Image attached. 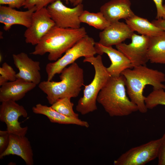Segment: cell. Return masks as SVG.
<instances>
[{"mask_svg":"<svg viewBox=\"0 0 165 165\" xmlns=\"http://www.w3.org/2000/svg\"><path fill=\"white\" fill-rule=\"evenodd\" d=\"M126 80L123 75L111 76L100 91L97 102L111 117L129 116L138 111L137 105L127 95Z\"/></svg>","mask_w":165,"mask_h":165,"instance_id":"3957f363","label":"cell"},{"mask_svg":"<svg viewBox=\"0 0 165 165\" xmlns=\"http://www.w3.org/2000/svg\"><path fill=\"white\" fill-rule=\"evenodd\" d=\"M145 103L148 109H153L159 105L165 106L164 89H153L145 97Z\"/></svg>","mask_w":165,"mask_h":165,"instance_id":"cb8c5ba5","label":"cell"},{"mask_svg":"<svg viewBox=\"0 0 165 165\" xmlns=\"http://www.w3.org/2000/svg\"><path fill=\"white\" fill-rule=\"evenodd\" d=\"M125 20L126 24L133 31L149 37L156 36L163 31L147 19L135 14Z\"/></svg>","mask_w":165,"mask_h":165,"instance_id":"44dd1931","label":"cell"},{"mask_svg":"<svg viewBox=\"0 0 165 165\" xmlns=\"http://www.w3.org/2000/svg\"><path fill=\"white\" fill-rule=\"evenodd\" d=\"M36 85L33 83L18 79L13 81L7 82L0 88V101L20 100Z\"/></svg>","mask_w":165,"mask_h":165,"instance_id":"ac0fdd59","label":"cell"},{"mask_svg":"<svg viewBox=\"0 0 165 165\" xmlns=\"http://www.w3.org/2000/svg\"><path fill=\"white\" fill-rule=\"evenodd\" d=\"M25 0H0L1 5H7L13 8L19 9L23 6Z\"/></svg>","mask_w":165,"mask_h":165,"instance_id":"f546056e","label":"cell"},{"mask_svg":"<svg viewBox=\"0 0 165 165\" xmlns=\"http://www.w3.org/2000/svg\"><path fill=\"white\" fill-rule=\"evenodd\" d=\"M95 47L97 54L101 55L105 53L109 57L111 63L107 69L111 76H119L124 70L133 68L129 60L122 53L112 46H105L98 42H95Z\"/></svg>","mask_w":165,"mask_h":165,"instance_id":"5bb4252c","label":"cell"},{"mask_svg":"<svg viewBox=\"0 0 165 165\" xmlns=\"http://www.w3.org/2000/svg\"><path fill=\"white\" fill-rule=\"evenodd\" d=\"M16 73L13 68L6 62H4L0 67V86L5 83L13 81L16 79Z\"/></svg>","mask_w":165,"mask_h":165,"instance_id":"d4e9b609","label":"cell"},{"mask_svg":"<svg viewBox=\"0 0 165 165\" xmlns=\"http://www.w3.org/2000/svg\"><path fill=\"white\" fill-rule=\"evenodd\" d=\"M131 39V42L129 44L121 43L116 45L117 49L129 60L133 68L146 65L149 61L148 52L149 37L134 33Z\"/></svg>","mask_w":165,"mask_h":165,"instance_id":"30bf717a","label":"cell"},{"mask_svg":"<svg viewBox=\"0 0 165 165\" xmlns=\"http://www.w3.org/2000/svg\"><path fill=\"white\" fill-rule=\"evenodd\" d=\"M0 105V120L5 123L7 130L9 134L25 136L28 130L27 127H22L19 122L20 116L26 118L28 114L23 106L16 101H3Z\"/></svg>","mask_w":165,"mask_h":165,"instance_id":"9c48e42d","label":"cell"},{"mask_svg":"<svg viewBox=\"0 0 165 165\" xmlns=\"http://www.w3.org/2000/svg\"><path fill=\"white\" fill-rule=\"evenodd\" d=\"M86 35L84 27L72 29L55 25L42 38L30 54L43 56L48 53V60L56 61Z\"/></svg>","mask_w":165,"mask_h":165,"instance_id":"7a4b0ae2","label":"cell"},{"mask_svg":"<svg viewBox=\"0 0 165 165\" xmlns=\"http://www.w3.org/2000/svg\"><path fill=\"white\" fill-rule=\"evenodd\" d=\"M79 20L81 23H85L101 30H103L110 24L100 11L94 13L84 10L80 16Z\"/></svg>","mask_w":165,"mask_h":165,"instance_id":"7402d4cb","label":"cell"},{"mask_svg":"<svg viewBox=\"0 0 165 165\" xmlns=\"http://www.w3.org/2000/svg\"><path fill=\"white\" fill-rule=\"evenodd\" d=\"M9 142V133L7 130H0V154L7 148Z\"/></svg>","mask_w":165,"mask_h":165,"instance_id":"83f0119b","label":"cell"},{"mask_svg":"<svg viewBox=\"0 0 165 165\" xmlns=\"http://www.w3.org/2000/svg\"><path fill=\"white\" fill-rule=\"evenodd\" d=\"M37 10L34 7L25 11L16 10L9 6H0V23L4 25L3 29L9 30L12 26L17 24L28 28L31 23L33 13Z\"/></svg>","mask_w":165,"mask_h":165,"instance_id":"9a60e30c","label":"cell"},{"mask_svg":"<svg viewBox=\"0 0 165 165\" xmlns=\"http://www.w3.org/2000/svg\"><path fill=\"white\" fill-rule=\"evenodd\" d=\"M64 0L65 1L66 3L67 4H68L69 3V2H70V3L73 5V4L75 3L76 0Z\"/></svg>","mask_w":165,"mask_h":165,"instance_id":"d6a6232c","label":"cell"},{"mask_svg":"<svg viewBox=\"0 0 165 165\" xmlns=\"http://www.w3.org/2000/svg\"><path fill=\"white\" fill-rule=\"evenodd\" d=\"M12 57L13 63L19 70L17 79L38 85L41 79L40 62L33 60L24 52L13 54Z\"/></svg>","mask_w":165,"mask_h":165,"instance_id":"7c38bea8","label":"cell"},{"mask_svg":"<svg viewBox=\"0 0 165 165\" xmlns=\"http://www.w3.org/2000/svg\"><path fill=\"white\" fill-rule=\"evenodd\" d=\"M134 33L126 23L118 21L111 24L100 32L98 43L105 46H116L131 38Z\"/></svg>","mask_w":165,"mask_h":165,"instance_id":"4fadbf2b","label":"cell"},{"mask_svg":"<svg viewBox=\"0 0 165 165\" xmlns=\"http://www.w3.org/2000/svg\"><path fill=\"white\" fill-rule=\"evenodd\" d=\"M55 25L46 7L36 10L33 14L30 26L24 32L25 42L32 45H36Z\"/></svg>","mask_w":165,"mask_h":165,"instance_id":"8fae6325","label":"cell"},{"mask_svg":"<svg viewBox=\"0 0 165 165\" xmlns=\"http://www.w3.org/2000/svg\"><path fill=\"white\" fill-rule=\"evenodd\" d=\"M156 9V19H165V5L163 4V0H153Z\"/></svg>","mask_w":165,"mask_h":165,"instance_id":"f1b7e54d","label":"cell"},{"mask_svg":"<svg viewBox=\"0 0 165 165\" xmlns=\"http://www.w3.org/2000/svg\"><path fill=\"white\" fill-rule=\"evenodd\" d=\"M57 0H25L23 7L28 9L35 7L37 10L46 7Z\"/></svg>","mask_w":165,"mask_h":165,"instance_id":"484cf974","label":"cell"},{"mask_svg":"<svg viewBox=\"0 0 165 165\" xmlns=\"http://www.w3.org/2000/svg\"><path fill=\"white\" fill-rule=\"evenodd\" d=\"M59 77V82L44 81L38 85L51 105L61 98L77 97L83 85V69L75 62L64 68Z\"/></svg>","mask_w":165,"mask_h":165,"instance_id":"277c9868","label":"cell"},{"mask_svg":"<svg viewBox=\"0 0 165 165\" xmlns=\"http://www.w3.org/2000/svg\"><path fill=\"white\" fill-rule=\"evenodd\" d=\"M131 5L130 0H111L101 7L100 12L111 24L134 15Z\"/></svg>","mask_w":165,"mask_h":165,"instance_id":"e0dca14e","label":"cell"},{"mask_svg":"<svg viewBox=\"0 0 165 165\" xmlns=\"http://www.w3.org/2000/svg\"><path fill=\"white\" fill-rule=\"evenodd\" d=\"M121 75L125 79L126 91L130 100L137 106L142 113L148 111L145 103L146 97L143 94L147 85L152 86L153 89H165V74L157 70L140 65L123 72Z\"/></svg>","mask_w":165,"mask_h":165,"instance_id":"6da1fadb","label":"cell"},{"mask_svg":"<svg viewBox=\"0 0 165 165\" xmlns=\"http://www.w3.org/2000/svg\"><path fill=\"white\" fill-rule=\"evenodd\" d=\"M71 98L64 97L57 100L51 107L58 112L66 116L75 118H79V114L73 110V103Z\"/></svg>","mask_w":165,"mask_h":165,"instance_id":"603a6c76","label":"cell"},{"mask_svg":"<svg viewBox=\"0 0 165 165\" xmlns=\"http://www.w3.org/2000/svg\"><path fill=\"white\" fill-rule=\"evenodd\" d=\"M83 0H76L75 3L73 4V6H76L82 3Z\"/></svg>","mask_w":165,"mask_h":165,"instance_id":"1f68e13d","label":"cell"},{"mask_svg":"<svg viewBox=\"0 0 165 165\" xmlns=\"http://www.w3.org/2000/svg\"><path fill=\"white\" fill-rule=\"evenodd\" d=\"M2 55L1 54H0V62H1L2 61Z\"/></svg>","mask_w":165,"mask_h":165,"instance_id":"836d02e7","label":"cell"},{"mask_svg":"<svg viewBox=\"0 0 165 165\" xmlns=\"http://www.w3.org/2000/svg\"><path fill=\"white\" fill-rule=\"evenodd\" d=\"M95 43L92 38L86 35L68 50L63 56L54 62L47 64L45 68L47 80L51 81L56 75L61 74L64 68L75 62L79 58L94 56L97 54Z\"/></svg>","mask_w":165,"mask_h":165,"instance_id":"8992f818","label":"cell"},{"mask_svg":"<svg viewBox=\"0 0 165 165\" xmlns=\"http://www.w3.org/2000/svg\"><path fill=\"white\" fill-rule=\"evenodd\" d=\"M83 62L90 63L95 70L93 80L85 86L83 96L79 99L76 107V110L84 115L97 110V96L111 76L103 64L101 55L85 57Z\"/></svg>","mask_w":165,"mask_h":165,"instance_id":"5b68a950","label":"cell"},{"mask_svg":"<svg viewBox=\"0 0 165 165\" xmlns=\"http://www.w3.org/2000/svg\"><path fill=\"white\" fill-rule=\"evenodd\" d=\"M148 57L151 63L165 64V31L149 37Z\"/></svg>","mask_w":165,"mask_h":165,"instance_id":"ffe728a7","label":"cell"},{"mask_svg":"<svg viewBox=\"0 0 165 165\" xmlns=\"http://www.w3.org/2000/svg\"><path fill=\"white\" fill-rule=\"evenodd\" d=\"M151 22L157 27L165 31V19H156Z\"/></svg>","mask_w":165,"mask_h":165,"instance_id":"4dcf8cb0","label":"cell"},{"mask_svg":"<svg viewBox=\"0 0 165 165\" xmlns=\"http://www.w3.org/2000/svg\"><path fill=\"white\" fill-rule=\"evenodd\" d=\"M161 138L159 148L158 156V165H165V133Z\"/></svg>","mask_w":165,"mask_h":165,"instance_id":"4316f807","label":"cell"},{"mask_svg":"<svg viewBox=\"0 0 165 165\" xmlns=\"http://www.w3.org/2000/svg\"><path fill=\"white\" fill-rule=\"evenodd\" d=\"M32 110L35 114L46 116L51 123L60 124H74L86 128L89 127L87 122L82 120L79 118H73L65 116L58 112L51 106L38 104L32 108Z\"/></svg>","mask_w":165,"mask_h":165,"instance_id":"d6986e66","label":"cell"},{"mask_svg":"<svg viewBox=\"0 0 165 165\" xmlns=\"http://www.w3.org/2000/svg\"><path fill=\"white\" fill-rule=\"evenodd\" d=\"M10 155L20 157L27 165L34 164L33 153L30 141L25 136L9 134V142L5 150L0 154V159Z\"/></svg>","mask_w":165,"mask_h":165,"instance_id":"2e32d148","label":"cell"},{"mask_svg":"<svg viewBox=\"0 0 165 165\" xmlns=\"http://www.w3.org/2000/svg\"><path fill=\"white\" fill-rule=\"evenodd\" d=\"M46 8L55 26L72 29L80 27L79 17L84 11L82 3L70 8L65 6L61 0H57Z\"/></svg>","mask_w":165,"mask_h":165,"instance_id":"ba28073f","label":"cell"},{"mask_svg":"<svg viewBox=\"0 0 165 165\" xmlns=\"http://www.w3.org/2000/svg\"><path fill=\"white\" fill-rule=\"evenodd\" d=\"M161 138L133 147L113 162L115 165H144L157 158Z\"/></svg>","mask_w":165,"mask_h":165,"instance_id":"52a82bcc","label":"cell"}]
</instances>
